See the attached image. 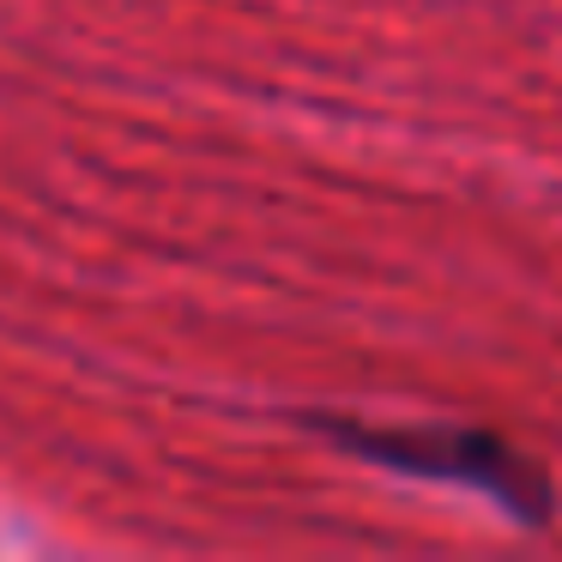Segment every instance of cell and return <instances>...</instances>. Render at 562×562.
Returning <instances> with one entry per match:
<instances>
[{
	"label": "cell",
	"instance_id": "cell-1",
	"mask_svg": "<svg viewBox=\"0 0 562 562\" xmlns=\"http://www.w3.org/2000/svg\"><path fill=\"white\" fill-rule=\"evenodd\" d=\"M333 441H345L351 453L393 465V472H417V477H441V484H465L484 490L490 502L514 514V520H550V484L526 453H514L502 436L490 429H351L333 424Z\"/></svg>",
	"mask_w": 562,
	"mask_h": 562
}]
</instances>
